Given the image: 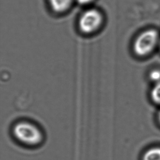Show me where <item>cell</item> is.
I'll return each instance as SVG.
<instances>
[{
  "mask_svg": "<svg viewBox=\"0 0 160 160\" xmlns=\"http://www.w3.org/2000/svg\"><path fill=\"white\" fill-rule=\"evenodd\" d=\"M142 160H160V147H152L143 154Z\"/></svg>",
  "mask_w": 160,
  "mask_h": 160,
  "instance_id": "obj_5",
  "label": "cell"
},
{
  "mask_svg": "<svg viewBox=\"0 0 160 160\" xmlns=\"http://www.w3.org/2000/svg\"><path fill=\"white\" fill-rule=\"evenodd\" d=\"M75 0H49L52 11L58 14L65 13L71 8Z\"/></svg>",
  "mask_w": 160,
  "mask_h": 160,
  "instance_id": "obj_4",
  "label": "cell"
},
{
  "mask_svg": "<svg viewBox=\"0 0 160 160\" xmlns=\"http://www.w3.org/2000/svg\"><path fill=\"white\" fill-rule=\"evenodd\" d=\"M158 48H159V50H160V42H159V44H158Z\"/></svg>",
  "mask_w": 160,
  "mask_h": 160,
  "instance_id": "obj_10",
  "label": "cell"
},
{
  "mask_svg": "<svg viewBox=\"0 0 160 160\" xmlns=\"http://www.w3.org/2000/svg\"><path fill=\"white\" fill-rule=\"evenodd\" d=\"M149 79L154 84L160 82V68H154L149 73Z\"/></svg>",
  "mask_w": 160,
  "mask_h": 160,
  "instance_id": "obj_7",
  "label": "cell"
},
{
  "mask_svg": "<svg viewBox=\"0 0 160 160\" xmlns=\"http://www.w3.org/2000/svg\"><path fill=\"white\" fill-rule=\"evenodd\" d=\"M104 22L102 12L96 8H89L82 12L78 20V27L84 35H91L100 30Z\"/></svg>",
  "mask_w": 160,
  "mask_h": 160,
  "instance_id": "obj_3",
  "label": "cell"
},
{
  "mask_svg": "<svg viewBox=\"0 0 160 160\" xmlns=\"http://www.w3.org/2000/svg\"><path fill=\"white\" fill-rule=\"evenodd\" d=\"M95 0H75V2L82 6H89Z\"/></svg>",
  "mask_w": 160,
  "mask_h": 160,
  "instance_id": "obj_8",
  "label": "cell"
},
{
  "mask_svg": "<svg viewBox=\"0 0 160 160\" xmlns=\"http://www.w3.org/2000/svg\"><path fill=\"white\" fill-rule=\"evenodd\" d=\"M160 33L154 28H149L140 33L134 39L132 48L134 54L140 58L149 56L158 47Z\"/></svg>",
  "mask_w": 160,
  "mask_h": 160,
  "instance_id": "obj_2",
  "label": "cell"
},
{
  "mask_svg": "<svg viewBox=\"0 0 160 160\" xmlns=\"http://www.w3.org/2000/svg\"><path fill=\"white\" fill-rule=\"evenodd\" d=\"M150 98L154 103L160 106V82L155 84L150 93Z\"/></svg>",
  "mask_w": 160,
  "mask_h": 160,
  "instance_id": "obj_6",
  "label": "cell"
},
{
  "mask_svg": "<svg viewBox=\"0 0 160 160\" xmlns=\"http://www.w3.org/2000/svg\"><path fill=\"white\" fill-rule=\"evenodd\" d=\"M158 122L160 124V110H159L158 114Z\"/></svg>",
  "mask_w": 160,
  "mask_h": 160,
  "instance_id": "obj_9",
  "label": "cell"
},
{
  "mask_svg": "<svg viewBox=\"0 0 160 160\" xmlns=\"http://www.w3.org/2000/svg\"><path fill=\"white\" fill-rule=\"evenodd\" d=\"M13 138L19 145L28 148L41 147L44 142L43 132L35 123L28 121H20L12 128Z\"/></svg>",
  "mask_w": 160,
  "mask_h": 160,
  "instance_id": "obj_1",
  "label": "cell"
}]
</instances>
